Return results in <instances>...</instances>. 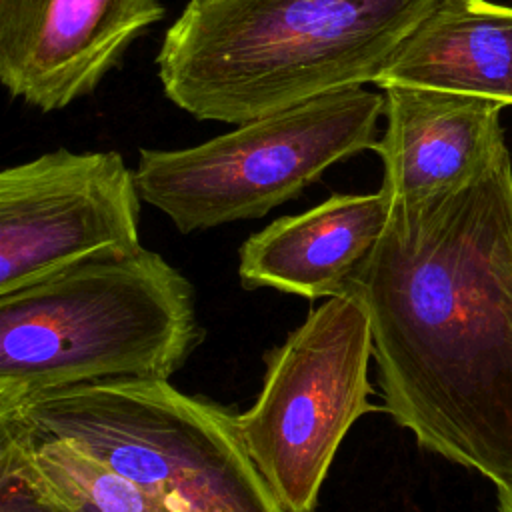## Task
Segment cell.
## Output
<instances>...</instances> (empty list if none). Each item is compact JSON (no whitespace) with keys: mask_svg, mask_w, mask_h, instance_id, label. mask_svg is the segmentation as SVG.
<instances>
[{"mask_svg":"<svg viewBox=\"0 0 512 512\" xmlns=\"http://www.w3.org/2000/svg\"><path fill=\"white\" fill-rule=\"evenodd\" d=\"M80 446L160 512H284L252 464L238 416L168 380L42 392L0 414Z\"/></svg>","mask_w":512,"mask_h":512,"instance_id":"277c9868","label":"cell"},{"mask_svg":"<svg viewBox=\"0 0 512 512\" xmlns=\"http://www.w3.org/2000/svg\"><path fill=\"white\" fill-rule=\"evenodd\" d=\"M0 512H76L8 430H0Z\"/></svg>","mask_w":512,"mask_h":512,"instance_id":"4fadbf2b","label":"cell"},{"mask_svg":"<svg viewBox=\"0 0 512 512\" xmlns=\"http://www.w3.org/2000/svg\"><path fill=\"white\" fill-rule=\"evenodd\" d=\"M374 344L362 302L342 292L266 354L262 390L238 414L246 452L284 512H316L348 430L376 406Z\"/></svg>","mask_w":512,"mask_h":512,"instance_id":"8992f818","label":"cell"},{"mask_svg":"<svg viewBox=\"0 0 512 512\" xmlns=\"http://www.w3.org/2000/svg\"><path fill=\"white\" fill-rule=\"evenodd\" d=\"M436 0H188L156 56L164 94L242 124L376 82Z\"/></svg>","mask_w":512,"mask_h":512,"instance_id":"7a4b0ae2","label":"cell"},{"mask_svg":"<svg viewBox=\"0 0 512 512\" xmlns=\"http://www.w3.org/2000/svg\"><path fill=\"white\" fill-rule=\"evenodd\" d=\"M164 14L160 0H0V80L42 112L62 110Z\"/></svg>","mask_w":512,"mask_h":512,"instance_id":"ba28073f","label":"cell"},{"mask_svg":"<svg viewBox=\"0 0 512 512\" xmlns=\"http://www.w3.org/2000/svg\"><path fill=\"white\" fill-rule=\"evenodd\" d=\"M498 512H512V488L498 490Z\"/></svg>","mask_w":512,"mask_h":512,"instance_id":"5bb4252c","label":"cell"},{"mask_svg":"<svg viewBox=\"0 0 512 512\" xmlns=\"http://www.w3.org/2000/svg\"><path fill=\"white\" fill-rule=\"evenodd\" d=\"M346 292L370 320L382 408L420 448L512 488V162L390 202Z\"/></svg>","mask_w":512,"mask_h":512,"instance_id":"6da1fadb","label":"cell"},{"mask_svg":"<svg viewBox=\"0 0 512 512\" xmlns=\"http://www.w3.org/2000/svg\"><path fill=\"white\" fill-rule=\"evenodd\" d=\"M384 104V92L346 88L190 148H142L134 168L140 196L182 234L260 218L332 164L374 150Z\"/></svg>","mask_w":512,"mask_h":512,"instance_id":"5b68a950","label":"cell"},{"mask_svg":"<svg viewBox=\"0 0 512 512\" xmlns=\"http://www.w3.org/2000/svg\"><path fill=\"white\" fill-rule=\"evenodd\" d=\"M380 90L386 128L374 150L384 168L380 190L390 202L462 188L508 148L500 102L408 84Z\"/></svg>","mask_w":512,"mask_h":512,"instance_id":"9c48e42d","label":"cell"},{"mask_svg":"<svg viewBox=\"0 0 512 512\" xmlns=\"http://www.w3.org/2000/svg\"><path fill=\"white\" fill-rule=\"evenodd\" d=\"M0 430L22 442L38 470L76 512H160L136 484L70 440L32 432L14 418H0Z\"/></svg>","mask_w":512,"mask_h":512,"instance_id":"7c38bea8","label":"cell"},{"mask_svg":"<svg viewBox=\"0 0 512 512\" xmlns=\"http://www.w3.org/2000/svg\"><path fill=\"white\" fill-rule=\"evenodd\" d=\"M374 84L424 86L512 104V6L436 0Z\"/></svg>","mask_w":512,"mask_h":512,"instance_id":"8fae6325","label":"cell"},{"mask_svg":"<svg viewBox=\"0 0 512 512\" xmlns=\"http://www.w3.org/2000/svg\"><path fill=\"white\" fill-rule=\"evenodd\" d=\"M136 170L114 152L58 148L0 172V294L140 248Z\"/></svg>","mask_w":512,"mask_h":512,"instance_id":"52a82bcc","label":"cell"},{"mask_svg":"<svg viewBox=\"0 0 512 512\" xmlns=\"http://www.w3.org/2000/svg\"><path fill=\"white\" fill-rule=\"evenodd\" d=\"M204 340L192 282L144 246L0 294V414L60 388L168 380Z\"/></svg>","mask_w":512,"mask_h":512,"instance_id":"3957f363","label":"cell"},{"mask_svg":"<svg viewBox=\"0 0 512 512\" xmlns=\"http://www.w3.org/2000/svg\"><path fill=\"white\" fill-rule=\"evenodd\" d=\"M388 216L390 200L380 188L332 194L302 214L282 216L240 246V284L308 300L342 294L372 256Z\"/></svg>","mask_w":512,"mask_h":512,"instance_id":"30bf717a","label":"cell"}]
</instances>
